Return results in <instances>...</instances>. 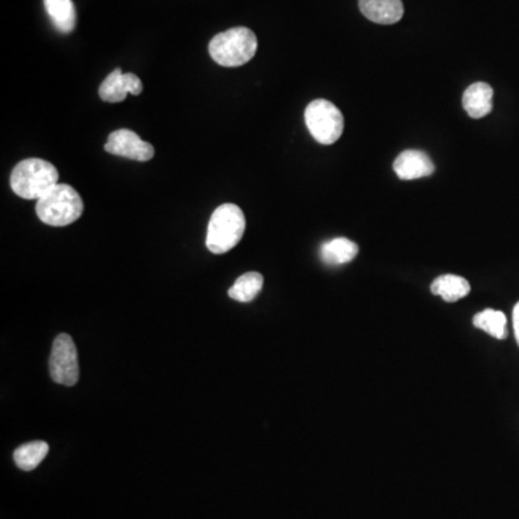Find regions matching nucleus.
Listing matches in <instances>:
<instances>
[{
	"mask_svg": "<svg viewBox=\"0 0 519 519\" xmlns=\"http://www.w3.org/2000/svg\"><path fill=\"white\" fill-rule=\"evenodd\" d=\"M60 180V173L51 162L43 159H25L14 166L11 188L23 199H41Z\"/></svg>",
	"mask_w": 519,
	"mask_h": 519,
	"instance_id": "f257e3e1",
	"label": "nucleus"
},
{
	"mask_svg": "<svg viewBox=\"0 0 519 519\" xmlns=\"http://www.w3.org/2000/svg\"><path fill=\"white\" fill-rule=\"evenodd\" d=\"M84 202L74 188L57 183L36 204L38 218L51 227L70 226L83 215Z\"/></svg>",
	"mask_w": 519,
	"mask_h": 519,
	"instance_id": "f03ea898",
	"label": "nucleus"
},
{
	"mask_svg": "<svg viewBox=\"0 0 519 519\" xmlns=\"http://www.w3.org/2000/svg\"><path fill=\"white\" fill-rule=\"evenodd\" d=\"M246 231V217L240 207L224 204L215 209L208 224L207 247L214 255H226L240 243Z\"/></svg>",
	"mask_w": 519,
	"mask_h": 519,
	"instance_id": "7ed1b4c3",
	"label": "nucleus"
},
{
	"mask_svg": "<svg viewBox=\"0 0 519 519\" xmlns=\"http://www.w3.org/2000/svg\"><path fill=\"white\" fill-rule=\"evenodd\" d=\"M257 36L248 28L228 29L209 42V55L222 67H241L253 60L257 52Z\"/></svg>",
	"mask_w": 519,
	"mask_h": 519,
	"instance_id": "20e7f679",
	"label": "nucleus"
},
{
	"mask_svg": "<svg viewBox=\"0 0 519 519\" xmlns=\"http://www.w3.org/2000/svg\"><path fill=\"white\" fill-rule=\"evenodd\" d=\"M305 122L311 137L320 144H333L344 133V116L335 104L323 98L309 104Z\"/></svg>",
	"mask_w": 519,
	"mask_h": 519,
	"instance_id": "39448f33",
	"label": "nucleus"
},
{
	"mask_svg": "<svg viewBox=\"0 0 519 519\" xmlns=\"http://www.w3.org/2000/svg\"><path fill=\"white\" fill-rule=\"evenodd\" d=\"M50 374L52 381L67 387L79 383V354L74 340L67 333L58 335L54 340L51 351Z\"/></svg>",
	"mask_w": 519,
	"mask_h": 519,
	"instance_id": "423d86ee",
	"label": "nucleus"
},
{
	"mask_svg": "<svg viewBox=\"0 0 519 519\" xmlns=\"http://www.w3.org/2000/svg\"><path fill=\"white\" fill-rule=\"evenodd\" d=\"M104 151L116 156L132 159V161L147 162L154 156V147L140 139L133 130L120 129L111 133Z\"/></svg>",
	"mask_w": 519,
	"mask_h": 519,
	"instance_id": "0eeeda50",
	"label": "nucleus"
},
{
	"mask_svg": "<svg viewBox=\"0 0 519 519\" xmlns=\"http://www.w3.org/2000/svg\"><path fill=\"white\" fill-rule=\"evenodd\" d=\"M144 91V84L139 77L132 72H122V70L116 69L107 79H104L98 94L103 101L107 103H122L127 97V94L140 96Z\"/></svg>",
	"mask_w": 519,
	"mask_h": 519,
	"instance_id": "6e6552de",
	"label": "nucleus"
},
{
	"mask_svg": "<svg viewBox=\"0 0 519 519\" xmlns=\"http://www.w3.org/2000/svg\"><path fill=\"white\" fill-rule=\"evenodd\" d=\"M394 172L403 181H414L433 175L434 163L429 154L422 151H404L394 161Z\"/></svg>",
	"mask_w": 519,
	"mask_h": 519,
	"instance_id": "1a4fd4ad",
	"label": "nucleus"
},
{
	"mask_svg": "<svg viewBox=\"0 0 519 519\" xmlns=\"http://www.w3.org/2000/svg\"><path fill=\"white\" fill-rule=\"evenodd\" d=\"M362 14L380 25L397 23L404 14L402 0H359Z\"/></svg>",
	"mask_w": 519,
	"mask_h": 519,
	"instance_id": "9d476101",
	"label": "nucleus"
},
{
	"mask_svg": "<svg viewBox=\"0 0 519 519\" xmlns=\"http://www.w3.org/2000/svg\"><path fill=\"white\" fill-rule=\"evenodd\" d=\"M494 88L487 83H475L466 88L462 104L472 118L487 117L494 108Z\"/></svg>",
	"mask_w": 519,
	"mask_h": 519,
	"instance_id": "9b49d317",
	"label": "nucleus"
},
{
	"mask_svg": "<svg viewBox=\"0 0 519 519\" xmlns=\"http://www.w3.org/2000/svg\"><path fill=\"white\" fill-rule=\"evenodd\" d=\"M358 246L344 236L333 238L320 247V258L330 265H340L351 263L358 255Z\"/></svg>",
	"mask_w": 519,
	"mask_h": 519,
	"instance_id": "f8f14e48",
	"label": "nucleus"
},
{
	"mask_svg": "<svg viewBox=\"0 0 519 519\" xmlns=\"http://www.w3.org/2000/svg\"><path fill=\"white\" fill-rule=\"evenodd\" d=\"M55 28L62 33H71L77 25L76 6L72 0H43Z\"/></svg>",
	"mask_w": 519,
	"mask_h": 519,
	"instance_id": "ddd939ff",
	"label": "nucleus"
},
{
	"mask_svg": "<svg viewBox=\"0 0 519 519\" xmlns=\"http://www.w3.org/2000/svg\"><path fill=\"white\" fill-rule=\"evenodd\" d=\"M430 289H431V293L440 296L446 301H458L470 293L469 282L456 274H444V276L437 277Z\"/></svg>",
	"mask_w": 519,
	"mask_h": 519,
	"instance_id": "4468645a",
	"label": "nucleus"
},
{
	"mask_svg": "<svg viewBox=\"0 0 519 519\" xmlns=\"http://www.w3.org/2000/svg\"><path fill=\"white\" fill-rule=\"evenodd\" d=\"M50 451V446L45 441L36 440L22 444L14 453V463L19 469L31 472L41 465Z\"/></svg>",
	"mask_w": 519,
	"mask_h": 519,
	"instance_id": "2eb2a0df",
	"label": "nucleus"
},
{
	"mask_svg": "<svg viewBox=\"0 0 519 519\" xmlns=\"http://www.w3.org/2000/svg\"><path fill=\"white\" fill-rule=\"evenodd\" d=\"M263 283H264V279L260 273H246L236 279V283L228 291V296L234 301H241V303H248V301H255L260 294Z\"/></svg>",
	"mask_w": 519,
	"mask_h": 519,
	"instance_id": "dca6fc26",
	"label": "nucleus"
},
{
	"mask_svg": "<svg viewBox=\"0 0 519 519\" xmlns=\"http://www.w3.org/2000/svg\"><path fill=\"white\" fill-rule=\"evenodd\" d=\"M506 316L504 311L495 310V309H485L479 311L477 315L473 316V325L477 329L489 333L491 337L502 340L508 338V329H506Z\"/></svg>",
	"mask_w": 519,
	"mask_h": 519,
	"instance_id": "f3484780",
	"label": "nucleus"
},
{
	"mask_svg": "<svg viewBox=\"0 0 519 519\" xmlns=\"http://www.w3.org/2000/svg\"><path fill=\"white\" fill-rule=\"evenodd\" d=\"M513 319H514V330H515L516 344H518L519 347V301L518 303H516L515 308H514Z\"/></svg>",
	"mask_w": 519,
	"mask_h": 519,
	"instance_id": "a211bd4d",
	"label": "nucleus"
}]
</instances>
